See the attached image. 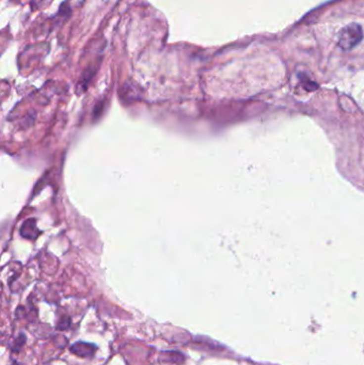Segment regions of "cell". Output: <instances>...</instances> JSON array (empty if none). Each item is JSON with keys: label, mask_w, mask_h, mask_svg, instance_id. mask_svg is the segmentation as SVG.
Here are the masks:
<instances>
[{"label": "cell", "mask_w": 364, "mask_h": 365, "mask_svg": "<svg viewBox=\"0 0 364 365\" xmlns=\"http://www.w3.org/2000/svg\"><path fill=\"white\" fill-rule=\"evenodd\" d=\"M363 39L362 28L358 24H350L343 28L339 36V46L344 50L353 49Z\"/></svg>", "instance_id": "6da1fadb"}]
</instances>
